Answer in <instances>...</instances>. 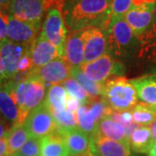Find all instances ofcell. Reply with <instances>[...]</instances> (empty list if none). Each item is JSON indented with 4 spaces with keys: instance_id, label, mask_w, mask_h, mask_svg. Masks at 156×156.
Wrapping results in <instances>:
<instances>
[{
    "instance_id": "24",
    "label": "cell",
    "mask_w": 156,
    "mask_h": 156,
    "mask_svg": "<svg viewBox=\"0 0 156 156\" xmlns=\"http://www.w3.org/2000/svg\"><path fill=\"white\" fill-rule=\"evenodd\" d=\"M6 137L8 145L7 154L9 155H13L17 154L23 146L26 143V141L30 138L28 130L23 122L12 126L10 128Z\"/></svg>"
},
{
    "instance_id": "38",
    "label": "cell",
    "mask_w": 156,
    "mask_h": 156,
    "mask_svg": "<svg viewBox=\"0 0 156 156\" xmlns=\"http://www.w3.org/2000/svg\"><path fill=\"white\" fill-rule=\"evenodd\" d=\"M6 78V67L3 57L0 55V83L2 79Z\"/></svg>"
},
{
    "instance_id": "1",
    "label": "cell",
    "mask_w": 156,
    "mask_h": 156,
    "mask_svg": "<svg viewBox=\"0 0 156 156\" xmlns=\"http://www.w3.org/2000/svg\"><path fill=\"white\" fill-rule=\"evenodd\" d=\"M113 0H63L62 13L68 30L75 32L89 28L108 29Z\"/></svg>"
},
{
    "instance_id": "32",
    "label": "cell",
    "mask_w": 156,
    "mask_h": 156,
    "mask_svg": "<svg viewBox=\"0 0 156 156\" xmlns=\"http://www.w3.org/2000/svg\"><path fill=\"white\" fill-rule=\"evenodd\" d=\"M15 156H41V139L30 137Z\"/></svg>"
},
{
    "instance_id": "12",
    "label": "cell",
    "mask_w": 156,
    "mask_h": 156,
    "mask_svg": "<svg viewBox=\"0 0 156 156\" xmlns=\"http://www.w3.org/2000/svg\"><path fill=\"white\" fill-rule=\"evenodd\" d=\"M29 45L15 43L6 38L0 41V55L6 67V79L15 77L18 74V67L22 58L30 50Z\"/></svg>"
},
{
    "instance_id": "22",
    "label": "cell",
    "mask_w": 156,
    "mask_h": 156,
    "mask_svg": "<svg viewBox=\"0 0 156 156\" xmlns=\"http://www.w3.org/2000/svg\"><path fill=\"white\" fill-rule=\"evenodd\" d=\"M155 144L150 128L138 127L129 135V145L132 150L138 154H149Z\"/></svg>"
},
{
    "instance_id": "7",
    "label": "cell",
    "mask_w": 156,
    "mask_h": 156,
    "mask_svg": "<svg viewBox=\"0 0 156 156\" xmlns=\"http://www.w3.org/2000/svg\"><path fill=\"white\" fill-rule=\"evenodd\" d=\"M80 68L89 79L99 83H104L112 76H120L124 73L122 65L109 53L91 62L83 63Z\"/></svg>"
},
{
    "instance_id": "42",
    "label": "cell",
    "mask_w": 156,
    "mask_h": 156,
    "mask_svg": "<svg viewBox=\"0 0 156 156\" xmlns=\"http://www.w3.org/2000/svg\"><path fill=\"white\" fill-rule=\"evenodd\" d=\"M149 155L150 156H156V143L154 145L153 148L151 149L150 153H149Z\"/></svg>"
},
{
    "instance_id": "10",
    "label": "cell",
    "mask_w": 156,
    "mask_h": 156,
    "mask_svg": "<svg viewBox=\"0 0 156 156\" xmlns=\"http://www.w3.org/2000/svg\"><path fill=\"white\" fill-rule=\"evenodd\" d=\"M107 53H108V29H85L83 63L95 61Z\"/></svg>"
},
{
    "instance_id": "28",
    "label": "cell",
    "mask_w": 156,
    "mask_h": 156,
    "mask_svg": "<svg viewBox=\"0 0 156 156\" xmlns=\"http://www.w3.org/2000/svg\"><path fill=\"white\" fill-rule=\"evenodd\" d=\"M146 2H156V0H113L111 5V19L124 17L134 6Z\"/></svg>"
},
{
    "instance_id": "13",
    "label": "cell",
    "mask_w": 156,
    "mask_h": 156,
    "mask_svg": "<svg viewBox=\"0 0 156 156\" xmlns=\"http://www.w3.org/2000/svg\"><path fill=\"white\" fill-rule=\"evenodd\" d=\"M29 85L26 91V95L23 101V105L19 110L18 123H23L28 115L38 108L46 98V84L37 78L29 77ZM17 123V124H18Z\"/></svg>"
},
{
    "instance_id": "25",
    "label": "cell",
    "mask_w": 156,
    "mask_h": 156,
    "mask_svg": "<svg viewBox=\"0 0 156 156\" xmlns=\"http://www.w3.org/2000/svg\"><path fill=\"white\" fill-rule=\"evenodd\" d=\"M68 92L62 84L50 85L47 91L45 103L50 111L62 112L66 110Z\"/></svg>"
},
{
    "instance_id": "48",
    "label": "cell",
    "mask_w": 156,
    "mask_h": 156,
    "mask_svg": "<svg viewBox=\"0 0 156 156\" xmlns=\"http://www.w3.org/2000/svg\"><path fill=\"white\" fill-rule=\"evenodd\" d=\"M149 156H150V155H149Z\"/></svg>"
},
{
    "instance_id": "44",
    "label": "cell",
    "mask_w": 156,
    "mask_h": 156,
    "mask_svg": "<svg viewBox=\"0 0 156 156\" xmlns=\"http://www.w3.org/2000/svg\"><path fill=\"white\" fill-rule=\"evenodd\" d=\"M62 1H63V0H60V3H61V5H62ZM61 5H60V7H61Z\"/></svg>"
},
{
    "instance_id": "31",
    "label": "cell",
    "mask_w": 156,
    "mask_h": 156,
    "mask_svg": "<svg viewBox=\"0 0 156 156\" xmlns=\"http://www.w3.org/2000/svg\"><path fill=\"white\" fill-rule=\"evenodd\" d=\"M62 85L65 88V89L67 90L68 94L73 95L74 97L78 99L83 103V105H85L88 101H91V98H90L89 94L87 93V91L72 76L69 77L65 82H63Z\"/></svg>"
},
{
    "instance_id": "35",
    "label": "cell",
    "mask_w": 156,
    "mask_h": 156,
    "mask_svg": "<svg viewBox=\"0 0 156 156\" xmlns=\"http://www.w3.org/2000/svg\"><path fill=\"white\" fill-rule=\"evenodd\" d=\"M83 105V103L74 97L73 95H70L68 94L67 101H66V109L69 111L72 112L76 114V112L79 109V108Z\"/></svg>"
},
{
    "instance_id": "20",
    "label": "cell",
    "mask_w": 156,
    "mask_h": 156,
    "mask_svg": "<svg viewBox=\"0 0 156 156\" xmlns=\"http://www.w3.org/2000/svg\"><path fill=\"white\" fill-rule=\"evenodd\" d=\"M131 81L136 89L138 99L156 109V75H148Z\"/></svg>"
},
{
    "instance_id": "19",
    "label": "cell",
    "mask_w": 156,
    "mask_h": 156,
    "mask_svg": "<svg viewBox=\"0 0 156 156\" xmlns=\"http://www.w3.org/2000/svg\"><path fill=\"white\" fill-rule=\"evenodd\" d=\"M95 134L130 147L129 135L127 130L122 125L116 122L109 116L103 117L101 120L100 122L98 123L97 131Z\"/></svg>"
},
{
    "instance_id": "36",
    "label": "cell",
    "mask_w": 156,
    "mask_h": 156,
    "mask_svg": "<svg viewBox=\"0 0 156 156\" xmlns=\"http://www.w3.org/2000/svg\"><path fill=\"white\" fill-rule=\"evenodd\" d=\"M8 125L9 124L6 122L5 120L0 118V139L5 138L8 134V132H9V130L11 128H8Z\"/></svg>"
},
{
    "instance_id": "47",
    "label": "cell",
    "mask_w": 156,
    "mask_h": 156,
    "mask_svg": "<svg viewBox=\"0 0 156 156\" xmlns=\"http://www.w3.org/2000/svg\"><path fill=\"white\" fill-rule=\"evenodd\" d=\"M11 156H15V155H14V154H13V155H11Z\"/></svg>"
},
{
    "instance_id": "18",
    "label": "cell",
    "mask_w": 156,
    "mask_h": 156,
    "mask_svg": "<svg viewBox=\"0 0 156 156\" xmlns=\"http://www.w3.org/2000/svg\"><path fill=\"white\" fill-rule=\"evenodd\" d=\"M93 147L99 156H131L129 146L95 134L91 137Z\"/></svg>"
},
{
    "instance_id": "2",
    "label": "cell",
    "mask_w": 156,
    "mask_h": 156,
    "mask_svg": "<svg viewBox=\"0 0 156 156\" xmlns=\"http://www.w3.org/2000/svg\"><path fill=\"white\" fill-rule=\"evenodd\" d=\"M103 85L101 99L112 110L131 111L138 104V94L132 81L114 76L107 80Z\"/></svg>"
},
{
    "instance_id": "40",
    "label": "cell",
    "mask_w": 156,
    "mask_h": 156,
    "mask_svg": "<svg viewBox=\"0 0 156 156\" xmlns=\"http://www.w3.org/2000/svg\"><path fill=\"white\" fill-rule=\"evenodd\" d=\"M151 132H152V135H153V138H154V140L156 143V119L154 120V122L151 124L150 126Z\"/></svg>"
},
{
    "instance_id": "11",
    "label": "cell",
    "mask_w": 156,
    "mask_h": 156,
    "mask_svg": "<svg viewBox=\"0 0 156 156\" xmlns=\"http://www.w3.org/2000/svg\"><path fill=\"white\" fill-rule=\"evenodd\" d=\"M156 2H146L134 6L124 16V19L138 38L151 27Z\"/></svg>"
},
{
    "instance_id": "14",
    "label": "cell",
    "mask_w": 156,
    "mask_h": 156,
    "mask_svg": "<svg viewBox=\"0 0 156 156\" xmlns=\"http://www.w3.org/2000/svg\"><path fill=\"white\" fill-rule=\"evenodd\" d=\"M41 28L40 25L23 22L10 15L7 38L15 43L30 46L37 38Z\"/></svg>"
},
{
    "instance_id": "39",
    "label": "cell",
    "mask_w": 156,
    "mask_h": 156,
    "mask_svg": "<svg viewBox=\"0 0 156 156\" xmlns=\"http://www.w3.org/2000/svg\"><path fill=\"white\" fill-rule=\"evenodd\" d=\"M12 1L13 0H0V10L9 11V8Z\"/></svg>"
},
{
    "instance_id": "33",
    "label": "cell",
    "mask_w": 156,
    "mask_h": 156,
    "mask_svg": "<svg viewBox=\"0 0 156 156\" xmlns=\"http://www.w3.org/2000/svg\"><path fill=\"white\" fill-rule=\"evenodd\" d=\"M10 12L7 10H0V41L7 38Z\"/></svg>"
},
{
    "instance_id": "23",
    "label": "cell",
    "mask_w": 156,
    "mask_h": 156,
    "mask_svg": "<svg viewBox=\"0 0 156 156\" xmlns=\"http://www.w3.org/2000/svg\"><path fill=\"white\" fill-rule=\"evenodd\" d=\"M41 156H70L62 136L57 132L41 139Z\"/></svg>"
},
{
    "instance_id": "29",
    "label": "cell",
    "mask_w": 156,
    "mask_h": 156,
    "mask_svg": "<svg viewBox=\"0 0 156 156\" xmlns=\"http://www.w3.org/2000/svg\"><path fill=\"white\" fill-rule=\"evenodd\" d=\"M139 41L142 55L156 56V23L152 24L146 33L140 37Z\"/></svg>"
},
{
    "instance_id": "46",
    "label": "cell",
    "mask_w": 156,
    "mask_h": 156,
    "mask_svg": "<svg viewBox=\"0 0 156 156\" xmlns=\"http://www.w3.org/2000/svg\"><path fill=\"white\" fill-rule=\"evenodd\" d=\"M50 1H52V2H53V1H54V0H50ZM59 2H60V0H59Z\"/></svg>"
},
{
    "instance_id": "26",
    "label": "cell",
    "mask_w": 156,
    "mask_h": 156,
    "mask_svg": "<svg viewBox=\"0 0 156 156\" xmlns=\"http://www.w3.org/2000/svg\"><path fill=\"white\" fill-rule=\"evenodd\" d=\"M71 76L75 78L79 83L81 84L87 93L90 96L91 100L98 99V96H102L103 94V83H99L91 81L87 77L80 67L72 68Z\"/></svg>"
},
{
    "instance_id": "27",
    "label": "cell",
    "mask_w": 156,
    "mask_h": 156,
    "mask_svg": "<svg viewBox=\"0 0 156 156\" xmlns=\"http://www.w3.org/2000/svg\"><path fill=\"white\" fill-rule=\"evenodd\" d=\"M133 122L140 127H148L156 119V109L145 103H139L131 110Z\"/></svg>"
},
{
    "instance_id": "8",
    "label": "cell",
    "mask_w": 156,
    "mask_h": 156,
    "mask_svg": "<svg viewBox=\"0 0 156 156\" xmlns=\"http://www.w3.org/2000/svg\"><path fill=\"white\" fill-rule=\"evenodd\" d=\"M23 123L28 130L30 136L32 138L42 139L57 130L54 117L45 101L34 109Z\"/></svg>"
},
{
    "instance_id": "43",
    "label": "cell",
    "mask_w": 156,
    "mask_h": 156,
    "mask_svg": "<svg viewBox=\"0 0 156 156\" xmlns=\"http://www.w3.org/2000/svg\"><path fill=\"white\" fill-rule=\"evenodd\" d=\"M154 23H156V7L154 9V19H153V23L152 24H154Z\"/></svg>"
},
{
    "instance_id": "4",
    "label": "cell",
    "mask_w": 156,
    "mask_h": 156,
    "mask_svg": "<svg viewBox=\"0 0 156 156\" xmlns=\"http://www.w3.org/2000/svg\"><path fill=\"white\" fill-rule=\"evenodd\" d=\"M42 34L56 47L60 56L63 57L68 37V28L59 7L50 6L42 24Z\"/></svg>"
},
{
    "instance_id": "5",
    "label": "cell",
    "mask_w": 156,
    "mask_h": 156,
    "mask_svg": "<svg viewBox=\"0 0 156 156\" xmlns=\"http://www.w3.org/2000/svg\"><path fill=\"white\" fill-rule=\"evenodd\" d=\"M112 109L102 99H95L82 105L76 112V118L78 128L90 137L95 135L100 121L108 116Z\"/></svg>"
},
{
    "instance_id": "30",
    "label": "cell",
    "mask_w": 156,
    "mask_h": 156,
    "mask_svg": "<svg viewBox=\"0 0 156 156\" xmlns=\"http://www.w3.org/2000/svg\"><path fill=\"white\" fill-rule=\"evenodd\" d=\"M56 122L57 130H68L78 128L76 114L69 110L62 112L50 111Z\"/></svg>"
},
{
    "instance_id": "41",
    "label": "cell",
    "mask_w": 156,
    "mask_h": 156,
    "mask_svg": "<svg viewBox=\"0 0 156 156\" xmlns=\"http://www.w3.org/2000/svg\"><path fill=\"white\" fill-rule=\"evenodd\" d=\"M77 156H99L97 154V153L95 152V149H94V147H93V149L91 151H89L88 153H86V154H81V155H77Z\"/></svg>"
},
{
    "instance_id": "3",
    "label": "cell",
    "mask_w": 156,
    "mask_h": 156,
    "mask_svg": "<svg viewBox=\"0 0 156 156\" xmlns=\"http://www.w3.org/2000/svg\"><path fill=\"white\" fill-rule=\"evenodd\" d=\"M108 53L115 57H125L133 52L139 38L126 22L124 17L112 18L108 27Z\"/></svg>"
},
{
    "instance_id": "37",
    "label": "cell",
    "mask_w": 156,
    "mask_h": 156,
    "mask_svg": "<svg viewBox=\"0 0 156 156\" xmlns=\"http://www.w3.org/2000/svg\"><path fill=\"white\" fill-rule=\"evenodd\" d=\"M8 152V145H7V137L0 139V156L7 154Z\"/></svg>"
},
{
    "instance_id": "15",
    "label": "cell",
    "mask_w": 156,
    "mask_h": 156,
    "mask_svg": "<svg viewBox=\"0 0 156 156\" xmlns=\"http://www.w3.org/2000/svg\"><path fill=\"white\" fill-rule=\"evenodd\" d=\"M67 146L70 156L86 154L93 149V141L89 134L79 128L68 130H56Z\"/></svg>"
},
{
    "instance_id": "16",
    "label": "cell",
    "mask_w": 156,
    "mask_h": 156,
    "mask_svg": "<svg viewBox=\"0 0 156 156\" xmlns=\"http://www.w3.org/2000/svg\"><path fill=\"white\" fill-rule=\"evenodd\" d=\"M30 56L33 68H39L60 57V54L56 47L40 33L30 47Z\"/></svg>"
},
{
    "instance_id": "21",
    "label": "cell",
    "mask_w": 156,
    "mask_h": 156,
    "mask_svg": "<svg viewBox=\"0 0 156 156\" xmlns=\"http://www.w3.org/2000/svg\"><path fill=\"white\" fill-rule=\"evenodd\" d=\"M0 115L3 120L12 126L18 123L19 109L11 95L8 84L0 86Z\"/></svg>"
},
{
    "instance_id": "6",
    "label": "cell",
    "mask_w": 156,
    "mask_h": 156,
    "mask_svg": "<svg viewBox=\"0 0 156 156\" xmlns=\"http://www.w3.org/2000/svg\"><path fill=\"white\" fill-rule=\"evenodd\" d=\"M51 3L50 0H13L9 12L18 20L42 26V21Z\"/></svg>"
},
{
    "instance_id": "34",
    "label": "cell",
    "mask_w": 156,
    "mask_h": 156,
    "mask_svg": "<svg viewBox=\"0 0 156 156\" xmlns=\"http://www.w3.org/2000/svg\"><path fill=\"white\" fill-rule=\"evenodd\" d=\"M33 69V63L32 60L30 56V50L29 52L23 56L20 62L19 67H18V73H27L30 72Z\"/></svg>"
},
{
    "instance_id": "17",
    "label": "cell",
    "mask_w": 156,
    "mask_h": 156,
    "mask_svg": "<svg viewBox=\"0 0 156 156\" xmlns=\"http://www.w3.org/2000/svg\"><path fill=\"white\" fill-rule=\"evenodd\" d=\"M85 30L71 32L68 36L64 59L72 68L81 67L83 63Z\"/></svg>"
},
{
    "instance_id": "45",
    "label": "cell",
    "mask_w": 156,
    "mask_h": 156,
    "mask_svg": "<svg viewBox=\"0 0 156 156\" xmlns=\"http://www.w3.org/2000/svg\"><path fill=\"white\" fill-rule=\"evenodd\" d=\"M4 156H11V155H9V154H5V155H4Z\"/></svg>"
},
{
    "instance_id": "9",
    "label": "cell",
    "mask_w": 156,
    "mask_h": 156,
    "mask_svg": "<svg viewBox=\"0 0 156 156\" xmlns=\"http://www.w3.org/2000/svg\"><path fill=\"white\" fill-rule=\"evenodd\" d=\"M72 67L64 57H58L39 68H33L26 74L29 77L37 78L45 84L56 85L65 82L71 76Z\"/></svg>"
}]
</instances>
